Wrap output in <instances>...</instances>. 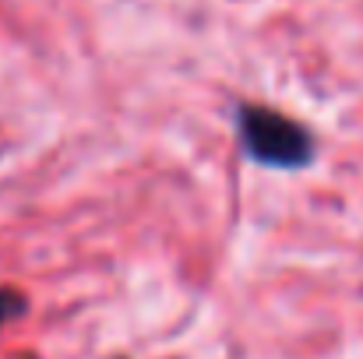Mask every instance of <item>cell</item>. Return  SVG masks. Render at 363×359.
Instances as JSON below:
<instances>
[{"mask_svg":"<svg viewBox=\"0 0 363 359\" xmlns=\"http://www.w3.org/2000/svg\"><path fill=\"white\" fill-rule=\"evenodd\" d=\"M237 130H240L243 152L257 166L272 169H303L314 162V137L303 123L272 110L243 103L237 110Z\"/></svg>","mask_w":363,"mask_h":359,"instance_id":"6da1fadb","label":"cell"},{"mask_svg":"<svg viewBox=\"0 0 363 359\" xmlns=\"http://www.w3.org/2000/svg\"><path fill=\"white\" fill-rule=\"evenodd\" d=\"M25 307H28V300H25L18 289H0V324H7V321L21 317V314H25Z\"/></svg>","mask_w":363,"mask_h":359,"instance_id":"7a4b0ae2","label":"cell"}]
</instances>
